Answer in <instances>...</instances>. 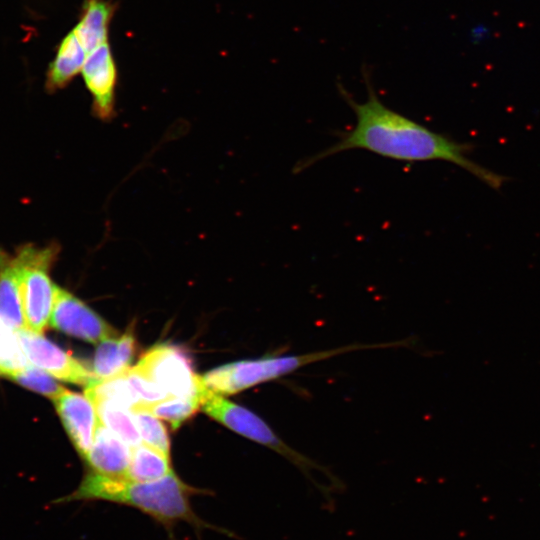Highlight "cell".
<instances>
[{"instance_id":"obj_1","label":"cell","mask_w":540,"mask_h":540,"mask_svg":"<svg viewBox=\"0 0 540 540\" xmlns=\"http://www.w3.org/2000/svg\"><path fill=\"white\" fill-rule=\"evenodd\" d=\"M367 98L363 102L338 84V91L355 115L354 126L338 134L337 141L324 150L298 161L293 173H301L312 165L353 149H361L381 157L403 162L444 161L461 167L494 190L508 180L469 155L473 144L458 142L433 131L415 120L386 106L377 96L368 71H363Z\"/></svg>"},{"instance_id":"obj_2","label":"cell","mask_w":540,"mask_h":540,"mask_svg":"<svg viewBox=\"0 0 540 540\" xmlns=\"http://www.w3.org/2000/svg\"><path fill=\"white\" fill-rule=\"evenodd\" d=\"M199 493L205 492L183 482L174 471L145 482L90 472L76 490L55 502L100 500L126 505L160 524L170 540H175L174 529L180 522L189 524L199 535L207 529L229 535V531L206 522L193 510L190 499Z\"/></svg>"},{"instance_id":"obj_3","label":"cell","mask_w":540,"mask_h":540,"mask_svg":"<svg viewBox=\"0 0 540 540\" xmlns=\"http://www.w3.org/2000/svg\"><path fill=\"white\" fill-rule=\"evenodd\" d=\"M390 343L353 344L304 354H285L228 363L202 376L205 386L220 395L239 393L256 385L293 373L302 367L362 349L387 348Z\"/></svg>"},{"instance_id":"obj_4","label":"cell","mask_w":540,"mask_h":540,"mask_svg":"<svg viewBox=\"0 0 540 540\" xmlns=\"http://www.w3.org/2000/svg\"><path fill=\"white\" fill-rule=\"evenodd\" d=\"M59 253V247L25 245L14 255L20 272L23 311L27 328L42 334L50 323L57 285L49 271Z\"/></svg>"},{"instance_id":"obj_5","label":"cell","mask_w":540,"mask_h":540,"mask_svg":"<svg viewBox=\"0 0 540 540\" xmlns=\"http://www.w3.org/2000/svg\"><path fill=\"white\" fill-rule=\"evenodd\" d=\"M201 409L232 431L280 454L305 473L309 474L311 469L323 470L310 458L302 455L283 441L260 416L225 399L222 395L210 391L204 398Z\"/></svg>"},{"instance_id":"obj_6","label":"cell","mask_w":540,"mask_h":540,"mask_svg":"<svg viewBox=\"0 0 540 540\" xmlns=\"http://www.w3.org/2000/svg\"><path fill=\"white\" fill-rule=\"evenodd\" d=\"M169 396L198 399L210 393L202 376L192 367L187 353L177 346L159 344L149 349L135 365Z\"/></svg>"},{"instance_id":"obj_7","label":"cell","mask_w":540,"mask_h":540,"mask_svg":"<svg viewBox=\"0 0 540 540\" xmlns=\"http://www.w3.org/2000/svg\"><path fill=\"white\" fill-rule=\"evenodd\" d=\"M28 362L50 375L73 384L89 386L98 379L83 363L29 329L16 332Z\"/></svg>"},{"instance_id":"obj_8","label":"cell","mask_w":540,"mask_h":540,"mask_svg":"<svg viewBox=\"0 0 540 540\" xmlns=\"http://www.w3.org/2000/svg\"><path fill=\"white\" fill-rule=\"evenodd\" d=\"M50 325L75 338L98 344L118 332L70 292L57 287Z\"/></svg>"},{"instance_id":"obj_9","label":"cell","mask_w":540,"mask_h":540,"mask_svg":"<svg viewBox=\"0 0 540 540\" xmlns=\"http://www.w3.org/2000/svg\"><path fill=\"white\" fill-rule=\"evenodd\" d=\"M81 74L92 96L93 113L101 120H109L115 113L117 68L108 43L91 51Z\"/></svg>"},{"instance_id":"obj_10","label":"cell","mask_w":540,"mask_h":540,"mask_svg":"<svg viewBox=\"0 0 540 540\" xmlns=\"http://www.w3.org/2000/svg\"><path fill=\"white\" fill-rule=\"evenodd\" d=\"M53 402L69 438L85 460L99 424L93 402L86 395L67 389L54 398Z\"/></svg>"},{"instance_id":"obj_11","label":"cell","mask_w":540,"mask_h":540,"mask_svg":"<svg viewBox=\"0 0 540 540\" xmlns=\"http://www.w3.org/2000/svg\"><path fill=\"white\" fill-rule=\"evenodd\" d=\"M131 460V448L100 422L85 459L91 472L110 477L126 478Z\"/></svg>"},{"instance_id":"obj_12","label":"cell","mask_w":540,"mask_h":540,"mask_svg":"<svg viewBox=\"0 0 540 540\" xmlns=\"http://www.w3.org/2000/svg\"><path fill=\"white\" fill-rule=\"evenodd\" d=\"M0 320L14 331L28 329L15 256L0 254Z\"/></svg>"},{"instance_id":"obj_13","label":"cell","mask_w":540,"mask_h":540,"mask_svg":"<svg viewBox=\"0 0 540 540\" xmlns=\"http://www.w3.org/2000/svg\"><path fill=\"white\" fill-rule=\"evenodd\" d=\"M115 5L108 0H84L80 19L73 32L89 54L108 43L109 26Z\"/></svg>"},{"instance_id":"obj_14","label":"cell","mask_w":540,"mask_h":540,"mask_svg":"<svg viewBox=\"0 0 540 540\" xmlns=\"http://www.w3.org/2000/svg\"><path fill=\"white\" fill-rule=\"evenodd\" d=\"M134 352L135 339L131 330L100 342L93 358V374L98 380H104L125 372L130 368Z\"/></svg>"},{"instance_id":"obj_15","label":"cell","mask_w":540,"mask_h":540,"mask_svg":"<svg viewBox=\"0 0 540 540\" xmlns=\"http://www.w3.org/2000/svg\"><path fill=\"white\" fill-rule=\"evenodd\" d=\"M87 55V51L73 30L70 31L63 38L50 65L47 88L53 91L65 87L78 73H81Z\"/></svg>"},{"instance_id":"obj_16","label":"cell","mask_w":540,"mask_h":540,"mask_svg":"<svg viewBox=\"0 0 540 540\" xmlns=\"http://www.w3.org/2000/svg\"><path fill=\"white\" fill-rule=\"evenodd\" d=\"M172 472L170 455L146 443L131 448L127 479L139 482L154 481Z\"/></svg>"},{"instance_id":"obj_17","label":"cell","mask_w":540,"mask_h":540,"mask_svg":"<svg viewBox=\"0 0 540 540\" xmlns=\"http://www.w3.org/2000/svg\"><path fill=\"white\" fill-rule=\"evenodd\" d=\"M85 395L92 402L109 401L131 412L141 405V401L130 385L125 372L90 384L85 387Z\"/></svg>"},{"instance_id":"obj_18","label":"cell","mask_w":540,"mask_h":540,"mask_svg":"<svg viewBox=\"0 0 540 540\" xmlns=\"http://www.w3.org/2000/svg\"><path fill=\"white\" fill-rule=\"evenodd\" d=\"M99 422L124 441L129 447L141 442L132 412L109 401H93Z\"/></svg>"},{"instance_id":"obj_19","label":"cell","mask_w":540,"mask_h":540,"mask_svg":"<svg viewBox=\"0 0 540 540\" xmlns=\"http://www.w3.org/2000/svg\"><path fill=\"white\" fill-rule=\"evenodd\" d=\"M201 404V400L198 399L168 397L162 401L139 408L146 409L156 417L168 421L175 430L201 408Z\"/></svg>"},{"instance_id":"obj_20","label":"cell","mask_w":540,"mask_h":540,"mask_svg":"<svg viewBox=\"0 0 540 540\" xmlns=\"http://www.w3.org/2000/svg\"><path fill=\"white\" fill-rule=\"evenodd\" d=\"M29 364L16 331L0 320V375L10 377Z\"/></svg>"},{"instance_id":"obj_21","label":"cell","mask_w":540,"mask_h":540,"mask_svg":"<svg viewBox=\"0 0 540 540\" xmlns=\"http://www.w3.org/2000/svg\"><path fill=\"white\" fill-rule=\"evenodd\" d=\"M132 416L141 440L163 453L170 455V439L165 426L159 418L143 408L133 410Z\"/></svg>"},{"instance_id":"obj_22","label":"cell","mask_w":540,"mask_h":540,"mask_svg":"<svg viewBox=\"0 0 540 540\" xmlns=\"http://www.w3.org/2000/svg\"><path fill=\"white\" fill-rule=\"evenodd\" d=\"M9 378L29 390L40 393L52 400L66 390L49 373L32 364L14 373Z\"/></svg>"},{"instance_id":"obj_23","label":"cell","mask_w":540,"mask_h":540,"mask_svg":"<svg viewBox=\"0 0 540 540\" xmlns=\"http://www.w3.org/2000/svg\"><path fill=\"white\" fill-rule=\"evenodd\" d=\"M125 375L141 401L139 407L150 405L171 397L135 366L127 369Z\"/></svg>"}]
</instances>
